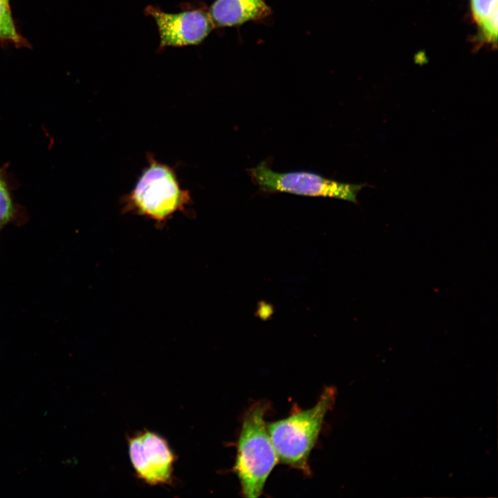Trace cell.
<instances>
[{"label": "cell", "mask_w": 498, "mask_h": 498, "mask_svg": "<svg viewBox=\"0 0 498 498\" xmlns=\"http://www.w3.org/2000/svg\"><path fill=\"white\" fill-rule=\"evenodd\" d=\"M270 409L268 400H259L243 416L232 471L239 479L242 495L247 498L261 496L270 474L279 462L265 420Z\"/></svg>", "instance_id": "1"}, {"label": "cell", "mask_w": 498, "mask_h": 498, "mask_svg": "<svg viewBox=\"0 0 498 498\" xmlns=\"http://www.w3.org/2000/svg\"><path fill=\"white\" fill-rule=\"evenodd\" d=\"M337 391L326 387L311 408L294 409L282 419L266 423L279 461L310 476L309 457L319 438L327 413L332 409Z\"/></svg>", "instance_id": "2"}, {"label": "cell", "mask_w": 498, "mask_h": 498, "mask_svg": "<svg viewBox=\"0 0 498 498\" xmlns=\"http://www.w3.org/2000/svg\"><path fill=\"white\" fill-rule=\"evenodd\" d=\"M190 199L188 192L181 188L173 169L150 159L125 200L128 210L163 222L183 210Z\"/></svg>", "instance_id": "3"}, {"label": "cell", "mask_w": 498, "mask_h": 498, "mask_svg": "<svg viewBox=\"0 0 498 498\" xmlns=\"http://www.w3.org/2000/svg\"><path fill=\"white\" fill-rule=\"evenodd\" d=\"M255 185L265 193L287 192L307 196H325L356 203L359 192L367 185L350 184L306 171L278 173L266 161L248 169Z\"/></svg>", "instance_id": "4"}, {"label": "cell", "mask_w": 498, "mask_h": 498, "mask_svg": "<svg viewBox=\"0 0 498 498\" xmlns=\"http://www.w3.org/2000/svg\"><path fill=\"white\" fill-rule=\"evenodd\" d=\"M130 461L138 479L150 486L171 485L176 455L158 434L144 431L128 438Z\"/></svg>", "instance_id": "5"}, {"label": "cell", "mask_w": 498, "mask_h": 498, "mask_svg": "<svg viewBox=\"0 0 498 498\" xmlns=\"http://www.w3.org/2000/svg\"><path fill=\"white\" fill-rule=\"evenodd\" d=\"M145 13L156 22L161 48L199 44L214 28L208 12L201 10L169 13L149 6Z\"/></svg>", "instance_id": "6"}, {"label": "cell", "mask_w": 498, "mask_h": 498, "mask_svg": "<svg viewBox=\"0 0 498 498\" xmlns=\"http://www.w3.org/2000/svg\"><path fill=\"white\" fill-rule=\"evenodd\" d=\"M208 13L214 27L224 28L265 19L271 8L264 0H215Z\"/></svg>", "instance_id": "7"}, {"label": "cell", "mask_w": 498, "mask_h": 498, "mask_svg": "<svg viewBox=\"0 0 498 498\" xmlns=\"http://www.w3.org/2000/svg\"><path fill=\"white\" fill-rule=\"evenodd\" d=\"M471 16L478 29L479 45L497 44V0H470Z\"/></svg>", "instance_id": "8"}, {"label": "cell", "mask_w": 498, "mask_h": 498, "mask_svg": "<svg viewBox=\"0 0 498 498\" xmlns=\"http://www.w3.org/2000/svg\"><path fill=\"white\" fill-rule=\"evenodd\" d=\"M0 43L17 48H28L30 44L19 31L10 3L0 2Z\"/></svg>", "instance_id": "9"}, {"label": "cell", "mask_w": 498, "mask_h": 498, "mask_svg": "<svg viewBox=\"0 0 498 498\" xmlns=\"http://www.w3.org/2000/svg\"><path fill=\"white\" fill-rule=\"evenodd\" d=\"M14 214V207L6 182L0 170V228L8 223Z\"/></svg>", "instance_id": "10"}, {"label": "cell", "mask_w": 498, "mask_h": 498, "mask_svg": "<svg viewBox=\"0 0 498 498\" xmlns=\"http://www.w3.org/2000/svg\"><path fill=\"white\" fill-rule=\"evenodd\" d=\"M0 2H3L6 3H10V0H0Z\"/></svg>", "instance_id": "11"}]
</instances>
